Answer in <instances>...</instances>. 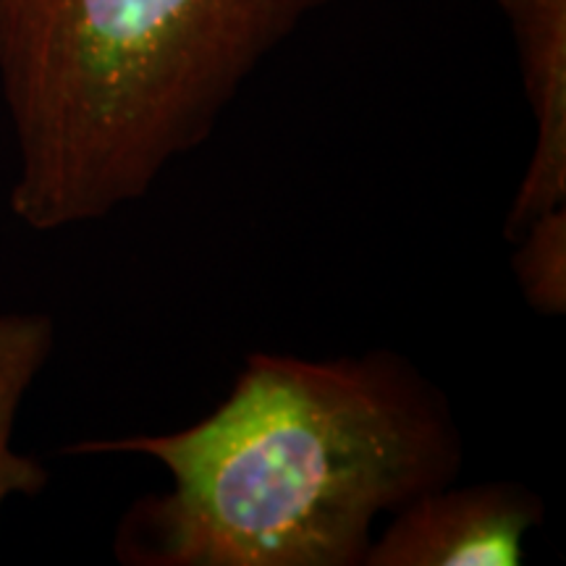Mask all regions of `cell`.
Here are the masks:
<instances>
[{
  "mask_svg": "<svg viewBox=\"0 0 566 566\" xmlns=\"http://www.w3.org/2000/svg\"><path fill=\"white\" fill-rule=\"evenodd\" d=\"M66 454H139L168 470V491L118 522L113 554L126 566H365L375 522L457 483L464 443L446 394L405 354L254 352L200 422Z\"/></svg>",
  "mask_w": 566,
  "mask_h": 566,
  "instance_id": "obj_1",
  "label": "cell"
},
{
  "mask_svg": "<svg viewBox=\"0 0 566 566\" xmlns=\"http://www.w3.org/2000/svg\"><path fill=\"white\" fill-rule=\"evenodd\" d=\"M334 0H0L11 212L103 221L202 147L275 48Z\"/></svg>",
  "mask_w": 566,
  "mask_h": 566,
  "instance_id": "obj_2",
  "label": "cell"
},
{
  "mask_svg": "<svg viewBox=\"0 0 566 566\" xmlns=\"http://www.w3.org/2000/svg\"><path fill=\"white\" fill-rule=\"evenodd\" d=\"M543 501L520 483L436 488L391 514L365 566H516Z\"/></svg>",
  "mask_w": 566,
  "mask_h": 566,
  "instance_id": "obj_3",
  "label": "cell"
},
{
  "mask_svg": "<svg viewBox=\"0 0 566 566\" xmlns=\"http://www.w3.org/2000/svg\"><path fill=\"white\" fill-rule=\"evenodd\" d=\"M506 11L535 118V150L506 216L514 239L541 212L566 205V0H520Z\"/></svg>",
  "mask_w": 566,
  "mask_h": 566,
  "instance_id": "obj_4",
  "label": "cell"
},
{
  "mask_svg": "<svg viewBox=\"0 0 566 566\" xmlns=\"http://www.w3.org/2000/svg\"><path fill=\"white\" fill-rule=\"evenodd\" d=\"M55 349V323L45 313L0 315V509L13 495L34 499L51 475L34 457L13 449L21 401Z\"/></svg>",
  "mask_w": 566,
  "mask_h": 566,
  "instance_id": "obj_5",
  "label": "cell"
},
{
  "mask_svg": "<svg viewBox=\"0 0 566 566\" xmlns=\"http://www.w3.org/2000/svg\"><path fill=\"white\" fill-rule=\"evenodd\" d=\"M512 268L522 296L541 315L566 310V205L533 218L512 239Z\"/></svg>",
  "mask_w": 566,
  "mask_h": 566,
  "instance_id": "obj_6",
  "label": "cell"
},
{
  "mask_svg": "<svg viewBox=\"0 0 566 566\" xmlns=\"http://www.w3.org/2000/svg\"><path fill=\"white\" fill-rule=\"evenodd\" d=\"M495 3H501V6H504V9H512V6L520 3V0H495Z\"/></svg>",
  "mask_w": 566,
  "mask_h": 566,
  "instance_id": "obj_7",
  "label": "cell"
}]
</instances>
